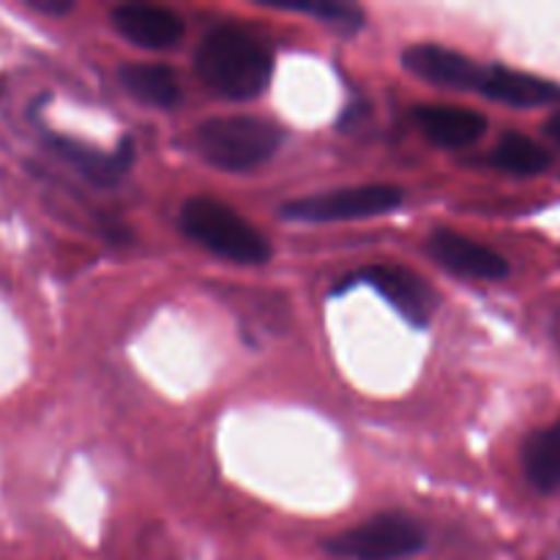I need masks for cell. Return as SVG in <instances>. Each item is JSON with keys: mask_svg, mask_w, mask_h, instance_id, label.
I'll use <instances>...</instances> for the list:
<instances>
[{"mask_svg": "<svg viewBox=\"0 0 560 560\" xmlns=\"http://www.w3.org/2000/svg\"><path fill=\"white\" fill-rule=\"evenodd\" d=\"M545 129H547V135L552 137V140L560 142V113H556L550 120H547Z\"/></svg>", "mask_w": 560, "mask_h": 560, "instance_id": "18", "label": "cell"}, {"mask_svg": "<svg viewBox=\"0 0 560 560\" xmlns=\"http://www.w3.org/2000/svg\"><path fill=\"white\" fill-rule=\"evenodd\" d=\"M180 230L195 244L238 266H262L271 257L266 235L213 197H189L180 208Z\"/></svg>", "mask_w": 560, "mask_h": 560, "instance_id": "2", "label": "cell"}, {"mask_svg": "<svg viewBox=\"0 0 560 560\" xmlns=\"http://www.w3.org/2000/svg\"><path fill=\"white\" fill-rule=\"evenodd\" d=\"M257 3L277 11L310 14L317 22H323V25L345 33V36H353V33H359L366 25L364 11L353 3H337V0H257Z\"/></svg>", "mask_w": 560, "mask_h": 560, "instance_id": "16", "label": "cell"}, {"mask_svg": "<svg viewBox=\"0 0 560 560\" xmlns=\"http://www.w3.org/2000/svg\"><path fill=\"white\" fill-rule=\"evenodd\" d=\"M195 142L208 164L228 173H246L260 167L277 153L282 129L255 115H222L197 126Z\"/></svg>", "mask_w": 560, "mask_h": 560, "instance_id": "3", "label": "cell"}, {"mask_svg": "<svg viewBox=\"0 0 560 560\" xmlns=\"http://www.w3.org/2000/svg\"><path fill=\"white\" fill-rule=\"evenodd\" d=\"M427 252L432 260L441 262L446 271L459 273L468 279H481V282H498L509 277V260L495 252L492 246L479 244L457 230H435L427 241Z\"/></svg>", "mask_w": 560, "mask_h": 560, "instance_id": "6", "label": "cell"}, {"mask_svg": "<svg viewBox=\"0 0 560 560\" xmlns=\"http://www.w3.org/2000/svg\"><path fill=\"white\" fill-rule=\"evenodd\" d=\"M364 279L413 326L424 328L435 312V293L419 273L402 266H372Z\"/></svg>", "mask_w": 560, "mask_h": 560, "instance_id": "9", "label": "cell"}, {"mask_svg": "<svg viewBox=\"0 0 560 560\" xmlns=\"http://www.w3.org/2000/svg\"><path fill=\"white\" fill-rule=\"evenodd\" d=\"M49 145L55 148L60 159L71 164L74 170H80L88 180L98 186H113L129 173L131 162H135V145L131 140H120V145L115 151L102 153L96 148L85 145L80 140H71V137H49Z\"/></svg>", "mask_w": 560, "mask_h": 560, "instance_id": "12", "label": "cell"}, {"mask_svg": "<svg viewBox=\"0 0 560 560\" xmlns=\"http://www.w3.org/2000/svg\"><path fill=\"white\" fill-rule=\"evenodd\" d=\"M479 93L509 107H545L560 102V85L545 77L514 71L506 66H485Z\"/></svg>", "mask_w": 560, "mask_h": 560, "instance_id": "11", "label": "cell"}, {"mask_svg": "<svg viewBox=\"0 0 560 560\" xmlns=\"http://www.w3.org/2000/svg\"><path fill=\"white\" fill-rule=\"evenodd\" d=\"M523 470L539 492H560V424L545 427L525 441Z\"/></svg>", "mask_w": 560, "mask_h": 560, "instance_id": "14", "label": "cell"}, {"mask_svg": "<svg viewBox=\"0 0 560 560\" xmlns=\"http://www.w3.org/2000/svg\"><path fill=\"white\" fill-rule=\"evenodd\" d=\"M402 66L419 80L452 91H479L485 77V66L441 44H413L405 49Z\"/></svg>", "mask_w": 560, "mask_h": 560, "instance_id": "7", "label": "cell"}, {"mask_svg": "<svg viewBox=\"0 0 560 560\" xmlns=\"http://www.w3.org/2000/svg\"><path fill=\"white\" fill-rule=\"evenodd\" d=\"M27 5H31L33 11H38V14H47V16H66L71 9H74L71 0H27Z\"/></svg>", "mask_w": 560, "mask_h": 560, "instance_id": "17", "label": "cell"}, {"mask_svg": "<svg viewBox=\"0 0 560 560\" xmlns=\"http://www.w3.org/2000/svg\"><path fill=\"white\" fill-rule=\"evenodd\" d=\"M419 129L430 142L441 148H468L479 142L487 131V118L476 109L452 107V104H421L413 109Z\"/></svg>", "mask_w": 560, "mask_h": 560, "instance_id": "10", "label": "cell"}, {"mask_svg": "<svg viewBox=\"0 0 560 560\" xmlns=\"http://www.w3.org/2000/svg\"><path fill=\"white\" fill-rule=\"evenodd\" d=\"M402 189L394 184H361L323 195L295 197L284 202L282 217L290 222H348L392 213L402 206Z\"/></svg>", "mask_w": 560, "mask_h": 560, "instance_id": "5", "label": "cell"}, {"mask_svg": "<svg viewBox=\"0 0 560 560\" xmlns=\"http://www.w3.org/2000/svg\"><path fill=\"white\" fill-rule=\"evenodd\" d=\"M120 85L140 104L159 109H173L180 102V82L164 63H126L118 71Z\"/></svg>", "mask_w": 560, "mask_h": 560, "instance_id": "13", "label": "cell"}, {"mask_svg": "<svg viewBox=\"0 0 560 560\" xmlns=\"http://www.w3.org/2000/svg\"><path fill=\"white\" fill-rule=\"evenodd\" d=\"M195 69L208 91L233 102L260 96L273 74L266 44L233 25L213 27L195 52Z\"/></svg>", "mask_w": 560, "mask_h": 560, "instance_id": "1", "label": "cell"}, {"mask_svg": "<svg viewBox=\"0 0 560 560\" xmlns=\"http://www.w3.org/2000/svg\"><path fill=\"white\" fill-rule=\"evenodd\" d=\"M427 536L416 520L386 512L323 541L328 556L342 560H402L421 552Z\"/></svg>", "mask_w": 560, "mask_h": 560, "instance_id": "4", "label": "cell"}, {"mask_svg": "<svg viewBox=\"0 0 560 560\" xmlns=\"http://www.w3.org/2000/svg\"><path fill=\"white\" fill-rule=\"evenodd\" d=\"M490 164L512 175H539L550 167L552 156L547 148H541L530 137L509 131V135L498 140L495 151L490 153Z\"/></svg>", "mask_w": 560, "mask_h": 560, "instance_id": "15", "label": "cell"}, {"mask_svg": "<svg viewBox=\"0 0 560 560\" xmlns=\"http://www.w3.org/2000/svg\"><path fill=\"white\" fill-rule=\"evenodd\" d=\"M115 31L142 49H173L184 38L186 25L175 11L151 3H124L109 14Z\"/></svg>", "mask_w": 560, "mask_h": 560, "instance_id": "8", "label": "cell"}]
</instances>
